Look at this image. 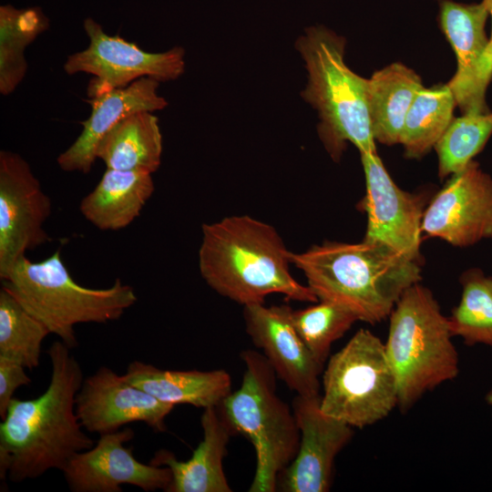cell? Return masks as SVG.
Listing matches in <instances>:
<instances>
[{"instance_id": "cell-9", "label": "cell", "mask_w": 492, "mask_h": 492, "mask_svg": "<svg viewBox=\"0 0 492 492\" xmlns=\"http://www.w3.org/2000/svg\"><path fill=\"white\" fill-rule=\"evenodd\" d=\"M83 26L89 44L86 49L69 55L63 68L68 75L92 76L87 89L88 98L126 87L144 77L159 82L174 80L185 70L181 46L150 53L118 35H108L92 18H86Z\"/></svg>"}, {"instance_id": "cell-5", "label": "cell", "mask_w": 492, "mask_h": 492, "mask_svg": "<svg viewBox=\"0 0 492 492\" xmlns=\"http://www.w3.org/2000/svg\"><path fill=\"white\" fill-rule=\"evenodd\" d=\"M1 281L2 288L70 349L78 344L77 324L117 321L138 300L134 289L120 279L104 289L80 285L59 250L36 262L23 256Z\"/></svg>"}, {"instance_id": "cell-18", "label": "cell", "mask_w": 492, "mask_h": 492, "mask_svg": "<svg viewBox=\"0 0 492 492\" xmlns=\"http://www.w3.org/2000/svg\"><path fill=\"white\" fill-rule=\"evenodd\" d=\"M159 81L144 77L126 87L114 89L88 98L89 117L81 121L82 131L77 139L57 157V164L65 171L88 173L97 159V148L102 138L119 121L139 112H154L168 106L159 96Z\"/></svg>"}, {"instance_id": "cell-25", "label": "cell", "mask_w": 492, "mask_h": 492, "mask_svg": "<svg viewBox=\"0 0 492 492\" xmlns=\"http://www.w3.org/2000/svg\"><path fill=\"white\" fill-rule=\"evenodd\" d=\"M49 27L40 7L0 6V93H13L26 77V48Z\"/></svg>"}, {"instance_id": "cell-19", "label": "cell", "mask_w": 492, "mask_h": 492, "mask_svg": "<svg viewBox=\"0 0 492 492\" xmlns=\"http://www.w3.org/2000/svg\"><path fill=\"white\" fill-rule=\"evenodd\" d=\"M203 437L191 456L179 461L166 449L157 451L149 464L168 466L172 474L166 492H231L224 470L227 445L235 430L220 405L203 409L200 418Z\"/></svg>"}, {"instance_id": "cell-14", "label": "cell", "mask_w": 492, "mask_h": 492, "mask_svg": "<svg viewBox=\"0 0 492 492\" xmlns=\"http://www.w3.org/2000/svg\"><path fill=\"white\" fill-rule=\"evenodd\" d=\"M134 435L127 427L102 434L96 445L73 456L62 470L69 489L121 492L122 485H131L147 492L167 491L172 480L170 469L139 462L124 446Z\"/></svg>"}, {"instance_id": "cell-10", "label": "cell", "mask_w": 492, "mask_h": 492, "mask_svg": "<svg viewBox=\"0 0 492 492\" xmlns=\"http://www.w3.org/2000/svg\"><path fill=\"white\" fill-rule=\"evenodd\" d=\"M51 200L27 161L18 153L0 151V278L27 251L49 241L43 225Z\"/></svg>"}, {"instance_id": "cell-3", "label": "cell", "mask_w": 492, "mask_h": 492, "mask_svg": "<svg viewBox=\"0 0 492 492\" xmlns=\"http://www.w3.org/2000/svg\"><path fill=\"white\" fill-rule=\"evenodd\" d=\"M318 301L337 303L359 321L376 323L390 315L402 293L421 281L420 263L374 241H324L290 253Z\"/></svg>"}, {"instance_id": "cell-26", "label": "cell", "mask_w": 492, "mask_h": 492, "mask_svg": "<svg viewBox=\"0 0 492 492\" xmlns=\"http://www.w3.org/2000/svg\"><path fill=\"white\" fill-rule=\"evenodd\" d=\"M462 295L448 319L453 336L469 345L492 347V277L470 269L461 277Z\"/></svg>"}, {"instance_id": "cell-17", "label": "cell", "mask_w": 492, "mask_h": 492, "mask_svg": "<svg viewBox=\"0 0 492 492\" xmlns=\"http://www.w3.org/2000/svg\"><path fill=\"white\" fill-rule=\"evenodd\" d=\"M292 314V309L287 304L243 306L246 332L276 375L298 395H321L319 377L323 365L300 337Z\"/></svg>"}, {"instance_id": "cell-22", "label": "cell", "mask_w": 492, "mask_h": 492, "mask_svg": "<svg viewBox=\"0 0 492 492\" xmlns=\"http://www.w3.org/2000/svg\"><path fill=\"white\" fill-rule=\"evenodd\" d=\"M423 87L420 76L399 62L375 71L368 78V109L375 141L388 146L400 143L407 111Z\"/></svg>"}, {"instance_id": "cell-31", "label": "cell", "mask_w": 492, "mask_h": 492, "mask_svg": "<svg viewBox=\"0 0 492 492\" xmlns=\"http://www.w3.org/2000/svg\"><path fill=\"white\" fill-rule=\"evenodd\" d=\"M485 4V5L487 6V9L489 13V16L491 17V21H492V0H482ZM487 56L488 57L490 58L491 62H492V29H491V36L489 37V43H488V46H487Z\"/></svg>"}, {"instance_id": "cell-29", "label": "cell", "mask_w": 492, "mask_h": 492, "mask_svg": "<svg viewBox=\"0 0 492 492\" xmlns=\"http://www.w3.org/2000/svg\"><path fill=\"white\" fill-rule=\"evenodd\" d=\"M292 315L300 337L323 365L332 344L359 321L350 310L327 301H318L307 308L292 310Z\"/></svg>"}, {"instance_id": "cell-21", "label": "cell", "mask_w": 492, "mask_h": 492, "mask_svg": "<svg viewBox=\"0 0 492 492\" xmlns=\"http://www.w3.org/2000/svg\"><path fill=\"white\" fill-rule=\"evenodd\" d=\"M154 189L152 174L107 169L79 210L97 229L118 231L139 216Z\"/></svg>"}, {"instance_id": "cell-27", "label": "cell", "mask_w": 492, "mask_h": 492, "mask_svg": "<svg viewBox=\"0 0 492 492\" xmlns=\"http://www.w3.org/2000/svg\"><path fill=\"white\" fill-rule=\"evenodd\" d=\"M48 328L28 313L6 290H0V355L26 369L40 364L42 343Z\"/></svg>"}, {"instance_id": "cell-4", "label": "cell", "mask_w": 492, "mask_h": 492, "mask_svg": "<svg viewBox=\"0 0 492 492\" xmlns=\"http://www.w3.org/2000/svg\"><path fill=\"white\" fill-rule=\"evenodd\" d=\"M295 48L308 75L301 95L318 112V136L331 158L338 161L348 142L360 153L376 151L368 78L345 64V39L324 26H313L297 38Z\"/></svg>"}, {"instance_id": "cell-15", "label": "cell", "mask_w": 492, "mask_h": 492, "mask_svg": "<svg viewBox=\"0 0 492 492\" xmlns=\"http://www.w3.org/2000/svg\"><path fill=\"white\" fill-rule=\"evenodd\" d=\"M320 400L296 395L292 401L301 438L296 456L279 477L282 491H328L334 459L354 435L351 425L323 413Z\"/></svg>"}, {"instance_id": "cell-28", "label": "cell", "mask_w": 492, "mask_h": 492, "mask_svg": "<svg viewBox=\"0 0 492 492\" xmlns=\"http://www.w3.org/2000/svg\"><path fill=\"white\" fill-rule=\"evenodd\" d=\"M492 135V112L465 113L454 118L435 146L438 174L445 178L461 171Z\"/></svg>"}, {"instance_id": "cell-32", "label": "cell", "mask_w": 492, "mask_h": 492, "mask_svg": "<svg viewBox=\"0 0 492 492\" xmlns=\"http://www.w3.org/2000/svg\"><path fill=\"white\" fill-rule=\"evenodd\" d=\"M486 402L492 408V388L486 395Z\"/></svg>"}, {"instance_id": "cell-11", "label": "cell", "mask_w": 492, "mask_h": 492, "mask_svg": "<svg viewBox=\"0 0 492 492\" xmlns=\"http://www.w3.org/2000/svg\"><path fill=\"white\" fill-rule=\"evenodd\" d=\"M438 5L439 26L456 58V71L447 83L456 106L463 114L489 112L486 93L492 79V62L487 56V6L483 1L454 0H438Z\"/></svg>"}, {"instance_id": "cell-2", "label": "cell", "mask_w": 492, "mask_h": 492, "mask_svg": "<svg viewBox=\"0 0 492 492\" xmlns=\"http://www.w3.org/2000/svg\"><path fill=\"white\" fill-rule=\"evenodd\" d=\"M198 253L199 270L217 293L243 306L264 303L266 296L283 294L305 302L318 299L290 272V253L269 223L248 215L204 223Z\"/></svg>"}, {"instance_id": "cell-1", "label": "cell", "mask_w": 492, "mask_h": 492, "mask_svg": "<svg viewBox=\"0 0 492 492\" xmlns=\"http://www.w3.org/2000/svg\"><path fill=\"white\" fill-rule=\"evenodd\" d=\"M46 354L52 367L46 389L36 398H13L0 424L1 480L20 483L62 471L73 456L94 446L76 413L84 380L78 361L62 341Z\"/></svg>"}, {"instance_id": "cell-24", "label": "cell", "mask_w": 492, "mask_h": 492, "mask_svg": "<svg viewBox=\"0 0 492 492\" xmlns=\"http://www.w3.org/2000/svg\"><path fill=\"white\" fill-rule=\"evenodd\" d=\"M455 97L446 84L421 88L405 118L400 143L408 159H420L435 148L454 118Z\"/></svg>"}, {"instance_id": "cell-8", "label": "cell", "mask_w": 492, "mask_h": 492, "mask_svg": "<svg viewBox=\"0 0 492 492\" xmlns=\"http://www.w3.org/2000/svg\"><path fill=\"white\" fill-rule=\"evenodd\" d=\"M321 408L352 427L384 419L398 405L397 382L384 343L360 329L328 360L323 374Z\"/></svg>"}, {"instance_id": "cell-16", "label": "cell", "mask_w": 492, "mask_h": 492, "mask_svg": "<svg viewBox=\"0 0 492 492\" xmlns=\"http://www.w3.org/2000/svg\"><path fill=\"white\" fill-rule=\"evenodd\" d=\"M175 405L161 402L107 366L85 378L76 397L77 418L87 432L99 435L141 422L156 432L167 430Z\"/></svg>"}, {"instance_id": "cell-13", "label": "cell", "mask_w": 492, "mask_h": 492, "mask_svg": "<svg viewBox=\"0 0 492 492\" xmlns=\"http://www.w3.org/2000/svg\"><path fill=\"white\" fill-rule=\"evenodd\" d=\"M360 154L366 186L362 202L367 214L364 241L383 243L420 263L423 196L400 189L376 151Z\"/></svg>"}, {"instance_id": "cell-7", "label": "cell", "mask_w": 492, "mask_h": 492, "mask_svg": "<svg viewBox=\"0 0 492 492\" xmlns=\"http://www.w3.org/2000/svg\"><path fill=\"white\" fill-rule=\"evenodd\" d=\"M245 371L240 388L220 404L235 432L254 447L256 469L250 492H274L281 473L296 456L300 431L292 409L276 393V374L263 354H241Z\"/></svg>"}, {"instance_id": "cell-30", "label": "cell", "mask_w": 492, "mask_h": 492, "mask_svg": "<svg viewBox=\"0 0 492 492\" xmlns=\"http://www.w3.org/2000/svg\"><path fill=\"white\" fill-rule=\"evenodd\" d=\"M20 363L0 355V417L5 416L15 390L28 385L32 380Z\"/></svg>"}, {"instance_id": "cell-12", "label": "cell", "mask_w": 492, "mask_h": 492, "mask_svg": "<svg viewBox=\"0 0 492 492\" xmlns=\"http://www.w3.org/2000/svg\"><path fill=\"white\" fill-rule=\"evenodd\" d=\"M422 232L456 247L492 240V177L471 160L425 209Z\"/></svg>"}, {"instance_id": "cell-6", "label": "cell", "mask_w": 492, "mask_h": 492, "mask_svg": "<svg viewBox=\"0 0 492 492\" xmlns=\"http://www.w3.org/2000/svg\"><path fill=\"white\" fill-rule=\"evenodd\" d=\"M385 353L398 387V406L407 410L425 393L455 379L459 358L448 319L426 287H408L390 313Z\"/></svg>"}, {"instance_id": "cell-20", "label": "cell", "mask_w": 492, "mask_h": 492, "mask_svg": "<svg viewBox=\"0 0 492 492\" xmlns=\"http://www.w3.org/2000/svg\"><path fill=\"white\" fill-rule=\"evenodd\" d=\"M123 375L134 385L173 405L185 404L203 409L218 406L231 393V377L222 369L163 370L133 361Z\"/></svg>"}, {"instance_id": "cell-23", "label": "cell", "mask_w": 492, "mask_h": 492, "mask_svg": "<svg viewBox=\"0 0 492 492\" xmlns=\"http://www.w3.org/2000/svg\"><path fill=\"white\" fill-rule=\"evenodd\" d=\"M161 154L159 118L150 111L123 118L102 138L96 151L107 169L149 174L159 169Z\"/></svg>"}]
</instances>
